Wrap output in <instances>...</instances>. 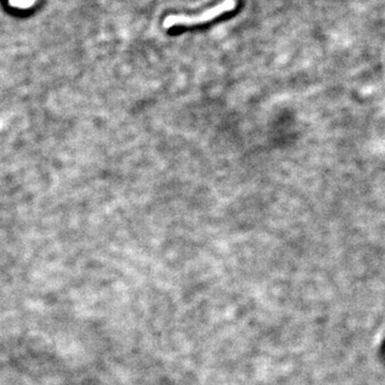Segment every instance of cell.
Instances as JSON below:
<instances>
[{"instance_id": "cell-1", "label": "cell", "mask_w": 385, "mask_h": 385, "mask_svg": "<svg viewBox=\"0 0 385 385\" xmlns=\"http://www.w3.org/2000/svg\"><path fill=\"white\" fill-rule=\"evenodd\" d=\"M238 6V0H224L212 8L203 11L198 15H168L164 19L165 29H171L178 26H195L210 23L220 16L235 11Z\"/></svg>"}]
</instances>
